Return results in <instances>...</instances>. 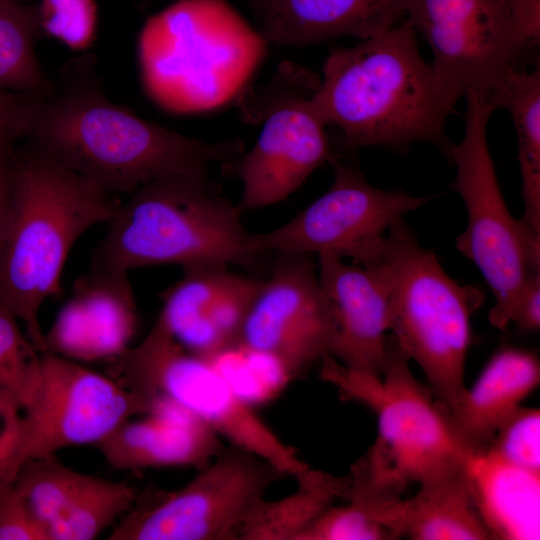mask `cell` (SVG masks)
<instances>
[{
  "instance_id": "cell-1",
  "label": "cell",
  "mask_w": 540,
  "mask_h": 540,
  "mask_svg": "<svg viewBox=\"0 0 540 540\" xmlns=\"http://www.w3.org/2000/svg\"><path fill=\"white\" fill-rule=\"evenodd\" d=\"M26 138L109 194H132L160 178L208 172L245 149L239 138L187 137L114 104L87 58L70 62L54 89L37 98Z\"/></svg>"
},
{
  "instance_id": "cell-28",
  "label": "cell",
  "mask_w": 540,
  "mask_h": 540,
  "mask_svg": "<svg viewBox=\"0 0 540 540\" xmlns=\"http://www.w3.org/2000/svg\"><path fill=\"white\" fill-rule=\"evenodd\" d=\"M137 494L127 483L94 476L76 506L50 528V539H95L131 509Z\"/></svg>"
},
{
  "instance_id": "cell-6",
  "label": "cell",
  "mask_w": 540,
  "mask_h": 540,
  "mask_svg": "<svg viewBox=\"0 0 540 540\" xmlns=\"http://www.w3.org/2000/svg\"><path fill=\"white\" fill-rule=\"evenodd\" d=\"M366 266L374 268L386 286L389 333L422 370L441 408L451 409L466 388L471 317L483 293L453 280L403 219L391 226Z\"/></svg>"
},
{
  "instance_id": "cell-21",
  "label": "cell",
  "mask_w": 540,
  "mask_h": 540,
  "mask_svg": "<svg viewBox=\"0 0 540 540\" xmlns=\"http://www.w3.org/2000/svg\"><path fill=\"white\" fill-rule=\"evenodd\" d=\"M466 469L491 539L540 538V471L512 464L488 450L469 452Z\"/></svg>"
},
{
  "instance_id": "cell-13",
  "label": "cell",
  "mask_w": 540,
  "mask_h": 540,
  "mask_svg": "<svg viewBox=\"0 0 540 540\" xmlns=\"http://www.w3.org/2000/svg\"><path fill=\"white\" fill-rule=\"evenodd\" d=\"M328 190L282 226L248 234L254 257L273 253L331 254L366 266L376 256L388 230L431 197L370 184L362 172L337 159Z\"/></svg>"
},
{
  "instance_id": "cell-7",
  "label": "cell",
  "mask_w": 540,
  "mask_h": 540,
  "mask_svg": "<svg viewBox=\"0 0 540 540\" xmlns=\"http://www.w3.org/2000/svg\"><path fill=\"white\" fill-rule=\"evenodd\" d=\"M464 135L451 144L447 158L456 167L451 185L467 210V225L457 236V250L472 261L489 286L494 305L489 323L505 330L520 292L533 272H540V239L510 213L489 150L487 127L495 111L486 94L465 95Z\"/></svg>"
},
{
  "instance_id": "cell-19",
  "label": "cell",
  "mask_w": 540,
  "mask_h": 540,
  "mask_svg": "<svg viewBox=\"0 0 540 540\" xmlns=\"http://www.w3.org/2000/svg\"><path fill=\"white\" fill-rule=\"evenodd\" d=\"M408 0H263L260 33L276 45L378 35L405 16Z\"/></svg>"
},
{
  "instance_id": "cell-25",
  "label": "cell",
  "mask_w": 540,
  "mask_h": 540,
  "mask_svg": "<svg viewBox=\"0 0 540 540\" xmlns=\"http://www.w3.org/2000/svg\"><path fill=\"white\" fill-rule=\"evenodd\" d=\"M238 277L226 265L184 268L182 279L162 294L158 320L186 350L197 352Z\"/></svg>"
},
{
  "instance_id": "cell-38",
  "label": "cell",
  "mask_w": 540,
  "mask_h": 540,
  "mask_svg": "<svg viewBox=\"0 0 540 540\" xmlns=\"http://www.w3.org/2000/svg\"><path fill=\"white\" fill-rule=\"evenodd\" d=\"M11 153L0 154V255L5 242L11 204Z\"/></svg>"
},
{
  "instance_id": "cell-40",
  "label": "cell",
  "mask_w": 540,
  "mask_h": 540,
  "mask_svg": "<svg viewBox=\"0 0 540 540\" xmlns=\"http://www.w3.org/2000/svg\"><path fill=\"white\" fill-rule=\"evenodd\" d=\"M14 1H20V0H14Z\"/></svg>"
},
{
  "instance_id": "cell-37",
  "label": "cell",
  "mask_w": 540,
  "mask_h": 540,
  "mask_svg": "<svg viewBox=\"0 0 540 540\" xmlns=\"http://www.w3.org/2000/svg\"><path fill=\"white\" fill-rule=\"evenodd\" d=\"M22 406L0 388V464L10 454L20 428Z\"/></svg>"
},
{
  "instance_id": "cell-10",
  "label": "cell",
  "mask_w": 540,
  "mask_h": 540,
  "mask_svg": "<svg viewBox=\"0 0 540 540\" xmlns=\"http://www.w3.org/2000/svg\"><path fill=\"white\" fill-rule=\"evenodd\" d=\"M176 491L138 494L109 540H239L270 487L286 477L266 459L230 445Z\"/></svg>"
},
{
  "instance_id": "cell-26",
  "label": "cell",
  "mask_w": 540,
  "mask_h": 540,
  "mask_svg": "<svg viewBox=\"0 0 540 540\" xmlns=\"http://www.w3.org/2000/svg\"><path fill=\"white\" fill-rule=\"evenodd\" d=\"M37 6L0 0V89L45 96L55 87L36 56Z\"/></svg>"
},
{
  "instance_id": "cell-24",
  "label": "cell",
  "mask_w": 540,
  "mask_h": 540,
  "mask_svg": "<svg viewBox=\"0 0 540 540\" xmlns=\"http://www.w3.org/2000/svg\"><path fill=\"white\" fill-rule=\"evenodd\" d=\"M296 490L279 499H262L241 529L239 540H299L331 505L346 500L349 476L310 465L296 477Z\"/></svg>"
},
{
  "instance_id": "cell-15",
  "label": "cell",
  "mask_w": 540,
  "mask_h": 540,
  "mask_svg": "<svg viewBox=\"0 0 540 540\" xmlns=\"http://www.w3.org/2000/svg\"><path fill=\"white\" fill-rule=\"evenodd\" d=\"M276 255L246 317L239 344L277 360L294 381L330 354L334 320L313 255Z\"/></svg>"
},
{
  "instance_id": "cell-9",
  "label": "cell",
  "mask_w": 540,
  "mask_h": 540,
  "mask_svg": "<svg viewBox=\"0 0 540 540\" xmlns=\"http://www.w3.org/2000/svg\"><path fill=\"white\" fill-rule=\"evenodd\" d=\"M320 362L324 382L376 416L378 435L367 453L397 482L408 487L466 462L469 450L392 336L381 375L349 369L330 355Z\"/></svg>"
},
{
  "instance_id": "cell-11",
  "label": "cell",
  "mask_w": 540,
  "mask_h": 540,
  "mask_svg": "<svg viewBox=\"0 0 540 540\" xmlns=\"http://www.w3.org/2000/svg\"><path fill=\"white\" fill-rule=\"evenodd\" d=\"M319 81L310 71L286 66L255 100L244 102V114L263 120V127L249 151L225 163L242 183V212L287 199L317 168L336 159L311 100Z\"/></svg>"
},
{
  "instance_id": "cell-18",
  "label": "cell",
  "mask_w": 540,
  "mask_h": 540,
  "mask_svg": "<svg viewBox=\"0 0 540 540\" xmlns=\"http://www.w3.org/2000/svg\"><path fill=\"white\" fill-rule=\"evenodd\" d=\"M144 416L125 421L94 445L113 468L199 469L224 447L210 426L170 400L154 399Z\"/></svg>"
},
{
  "instance_id": "cell-20",
  "label": "cell",
  "mask_w": 540,
  "mask_h": 540,
  "mask_svg": "<svg viewBox=\"0 0 540 540\" xmlns=\"http://www.w3.org/2000/svg\"><path fill=\"white\" fill-rule=\"evenodd\" d=\"M540 362L530 350L504 346L487 361L474 384L444 411L469 452L485 450L502 423L539 385Z\"/></svg>"
},
{
  "instance_id": "cell-34",
  "label": "cell",
  "mask_w": 540,
  "mask_h": 540,
  "mask_svg": "<svg viewBox=\"0 0 540 540\" xmlns=\"http://www.w3.org/2000/svg\"><path fill=\"white\" fill-rule=\"evenodd\" d=\"M0 540H50L12 484L0 486Z\"/></svg>"
},
{
  "instance_id": "cell-12",
  "label": "cell",
  "mask_w": 540,
  "mask_h": 540,
  "mask_svg": "<svg viewBox=\"0 0 540 540\" xmlns=\"http://www.w3.org/2000/svg\"><path fill=\"white\" fill-rule=\"evenodd\" d=\"M152 409L151 400L107 374L41 353L37 385L22 410L15 444L0 464V486L12 484L26 461L71 446L95 445L125 421Z\"/></svg>"
},
{
  "instance_id": "cell-8",
  "label": "cell",
  "mask_w": 540,
  "mask_h": 540,
  "mask_svg": "<svg viewBox=\"0 0 540 540\" xmlns=\"http://www.w3.org/2000/svg\"><path fill=\"white\" fill-rule=\"evenodd\" d=\"M106 374L153 401L170 400L210 426L220 437L296 477L309 464L285 443L233 390L206 358L186 350L157 319L137 345L104 362Z\"/></svg>"
},
{
  "instance_id": "cell-39",
  "label": "cell",
  "mask_w": 540,
  "mask_h": 540,
  "mask_svg": "<svg viewBox=\"0 0 540 540\" xmlns=\"http://www.w3.org/2000/svg\"><path fill=\"white\" fill-rule=\"evenodd\" d=\"M255 7V9L261 4L263 0H249Z\"/></svg>"
},
{
  "instance_id": "cell-2",
  "label": "cell",
  "mask_w": 540,
  "mask_h": 540,
  "mask_svg": "<svg viewBox=\"0 0 540 540\" xmlns=\"http://www.w3.org/2000/svg\"><path fill=\"white\" fill-rule=\"evenodd\" d=\"M417 34L405 19L330 50L311 100L326 126L338 128L340 145L402 152L428 142L447 157L444 126L458 99L423 59Z\"/></svg>"
},
{
  "instance_id": "cell-3",
  "label": "cell",
  "mask_w": 540,
  "mask_h": 540,
  "mask_svg": "<svg viewBox=\"0 0 540 540\" xmlns=\"http://www.w3.org/2000/svg\"><path fill=\"white\" fill-rule=\"evenodd\" d=\"M119 204L111 194L30 146L11 153V204L0 255V303L44 352L42 304L61 292L66 259L78 238L109 223Z\"/></svg>"
},
{
  "instance_id": "cell-36",
  "label": "cell",
  "mask_w": 540,
  "mask_h": 540,
  "mask_svg": "<svg viewBox=\"0 0 540 540\" xmlns=\"http://www.w3.org/2000/svg\"><path fill=\"white\" fill-rule=\"evenodd\" d=\"M511 323L525 332L540 328V272L531 273L518 298Z\"/></svg>"
},
{
  "instance_id": "cell-31",
  "label": "cell",
  "mask_w": 540,
  "mask_h": 540,
  "mask_svg": "<svg viewBox=\"0 0 540 540\" xmlns=\"http://www.w3.org/2000/svg\"><path fill=\"white\" fill-rule=\"evenodd\" d=\"M37 12L42 36L76 51L91 46L97 27L95 0H40Z\"/></svg>"
},
{
  "instance_id": "cell-23",
  "label": "cell",
  "mask_w": 540,
  "mask_h": 540,
  "mask_svg": "<svg viewBox=\"0 0 540 540\" xmlns=\"http://www.w3.org/2000/svg\"><path fill=\"white\" fill-rule=\"evenodd\" d=\"M494 109H506L518 141V161L527 231L540 238V67L506 70L487 93Z\"/></svg>"
},
{
  "instance_id": "cell-29",
  "label": "cell",
  "mask_w": 540,
  "mask_h": 540,
  "mask_svg": "<svg viewBox=\"0 0 540 540\" xmlns=\"http://www.w3.org/2000/svg\"><path fill=\"white\" fill-rule=\"evenodd\" d=\"M209 360L238 396L253 407L273 400L293 381L277 360L241 344Z\"/></svg>"
},
{
  "instance_id": "cell-32",
  "label": "cell",
  "mask_w": 540,
  "mask_h": 540,
  "mask_svg": "<svg viewBox=\"0 0 540 540\" xmlns=\"http://www.w3.org/2000/svg\"><path fill=\"white\" fill-rule=\"evenodd\" d=\"M485 450L517 466L540 471V410L519 406Z\"/></svg>"
},
{
  "instance_id": "cell-30",
  "label": "cell",
  "mask_w": 540,
  "mask_h": 540,
  "mask_svg": "<svg viewBox=\"0 0 540 540\" xmlns=\"http://www.w3.org/2000/svg\"><path fill=\"white\" fill-rule=\"evenodd\" d=\"M18 322L16 316L0 303V388L24 408L38 382L40 353Z\"/></svg>"
},
{
  "instance_id": "cell-16",
  "label": "cell",
  "mask_w": 540,
  "mask_h": 540,
  "mask_svg": "<svg viewBox=\"0 0 540 540\" xmlns=\"http://www.w3.org/2000/svg\"><path fill=\"white\" fill-rule=\"evenodd\" d=\"M137 308L128 273L90 271L44 333V352L76 362L107 361L131 346Z\"/></svg>"
},
{
  "instance_id": "cell-33",
  "label": "cell",
  "mask_w": 540,
  "mask_h": 540,
  "mask_svg": "<svg viewBox=\"0 0 540 540\" xmlns=\"http://www.w3.org/2000/svg\"><path fill=\"white\" fill-rule=\"evenodd\" d=\"M393 533L357 506L345 501L331 505L299 540H393Z\"/></svg>"
},
{
  "instance_id": "cell-35",
  "label": "cell",
  "mask_w": 540,
  "mask_h": 540,
  "mask_svg": "<svg viewBox=\"0 0 540 540\" xmlns=\"http://www.w3.org/2000/svg\"><path fill=\"white\" fill-rule=\"evenodd\" d=\"M39 96L0 89V154L10 152L15 141L27 137Z\"/></svg>"
},
{
  "instance_id": "cell-17",
  "label": "cell",
  "mask_w": 540,
  "mask_h": 540,
  "mask_svg": "<svg viewBox=\"0 0 540 540\" xmlns=\"http://www.w3.org/2000/svg\"><path fill=\"white\" fill-rule=\"evenodd\" d=\"M317 269L334 320L329 355L349 369L381 375L390 338L382 278L372 267L331 254L318 256Z\"/></svg>"
},
{
  "instance_id": "cell-22",
  "label": "cell",
  "mask_w": 540,
  "mask_h": 540,
  "mask_svg": "<svg viewBox=\"0 0 540 540\" xmlns=\"http://www.w3.org/2000/svg\"><path fill=\"white\" fill-rule=\"evenodd\" d=\"M418 486L414 495L404 497L400 503L397 519L400 538L491 539L474 503L466 462L433 475Z\"/></svg>"
},
{
  "instance_id": "cell-4",
  "label": "cell",
  "mask_w": 540,
  "mask_h": 540,
  "mask_svg": "<svg viewBox=\"0 0 540 540\" xmlns=\"http://www.w3.org/2000/svg\"><path fill=\"white\" fill-rule=\"evenodd\" d=\"M238 205L207 172L151 181L131 194L108 223L91 268L128 273L144 266L250 265Z\"/></svg>"
},
{
  "instance_id": "cell-14",
  "label": "cell",
  "mask_w": 540,
  "mask_h": 540,
  "mask_svg": "<svg viewBox=\"0 0 540 540\" xmlns=\"http://www.w3.org/2000/svg\"><path fill=\"white\" fill-rule=\"evenodd\" d=\"M406 19L427 41L431 65L459 100L487 94L508 69H526L536 52L516 28L508 0H408Z\"/></svg>"
},
{
  "instance_id": "cell-5",
  "label": "cell",
  "mask_w": 540,
  "mask_h": 540,
  "mask_svg": "<svg viewBox=\"0 0 540 540\" xmlns=\"http://www.w3.org/2000/svg\"><path fill=\"white\" fill-rule=\"evenodd\" d=\"M266 43L225 0H179L148 18L141 30L143 88L169 112L217 108L247 83Z\"/></svg>"
},
{
  "instance_id": "cell-27",
  "label": "cell",
  "mask_w": 540,
  "mask_h": 540,
  "mask_svg": "<svg viewBox=\"0 0 540 540\" xmlns=\"http://www.w3.org/2000/svg\"><path fill=\"white\" fill-rule=\"evenodd\" d=\"M92 479L93 475L66 466L55 454L26 461L12 485L50 539L51 526L75 506Z\"/></svg>"
}]
</instances>
